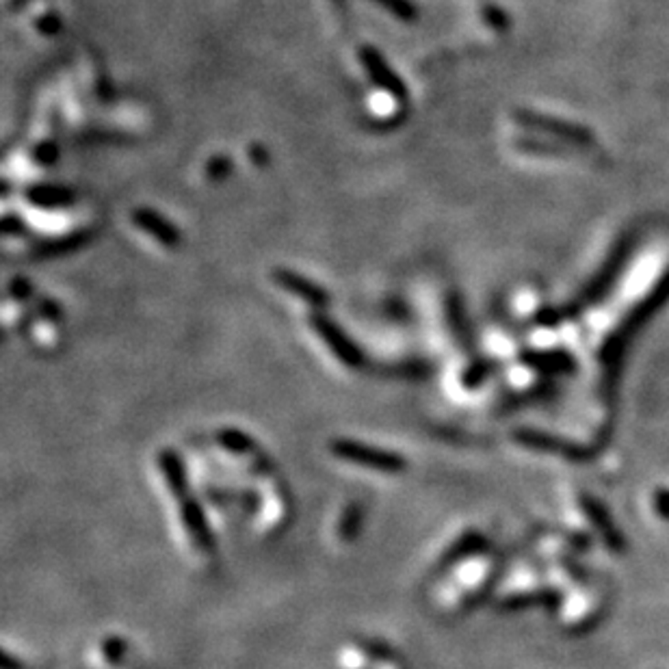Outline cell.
Masks as SVG:
<instances>
[{"label": "cell", "instance_id": "6da1fadb", "mask_svg": "<svg viewBox=\"0 0 669 669\" xmlns=\"http://www.w3.org/2000/svg\"><path fill=\"white\" fill-rule=\"evenodd\" d=\"M330 451L334 457L338 460L354 463V466L366 468V471L373 473H384V474H398L405 471V460L395 451L377 449V446L357 442V440L340 438L334 440L330 444Z\"/></svg>", "mask_w": 669, "mask_h": 669}, {"label": "cell", "instance_id": "7a4b0ae2", "mask_svg": "<svg viewBox=\"0 0 669 669\" xmlns=\"http://www.w3.org/2000/svg\"><path fill=\"white\" fill-rule=\"evenodd\" d=\"M314 330L319 334L323 343H325V347L332 351V356L336 357L343 366L351 368V371H357V368L364 366V357L360 354V349H357L356 345L351 343L336 325H334V323L325 319H314Z\"/></svg>", "mask_w": 669, "mask_h": 669}, {"label": "cell", "instance_id": "3957f363", "mask_svg": "<svg viewBox=\"0 0 669 669\" xmlns=\"http://www.w3.org/2000/svg\"><path fill=\"white\" fill-rule=\"evenodd\" d=\"M178 498H180L182 526H185L189 537L193 539V544H196L202 553H210V550H213V536H210L202 507H199L193 494H182Z\"/></svg>", "mask_w": 669, "mask_h": 669}, {"label": "cell", "instance_id": "277c9868", "mask_svg": "<svg viewBox=\"0 0 669 669\" xmlns=\"http://www.w3.org/2000/svg\"><path fill=\"white\" fill-rule=\"evenodd\" d=\"M217 440H219V444L223 446V449L230 451V453H234V455L256 453L254 440H251L248 433H240L237 430H226L217 436Z\"/></svg>", "mask_w": 669, "mask_h": 669}, {"label": "cell", "instance_id": "5b68a950", "mask_svg": "<svg viewBox=\"0 0 669 669\" xmlns=\"http://www.w3.org/2000/svg\"><path fill=\"white\" fill-rule=\"evenodd\" d=\"M357 525H360V512H349L347 518L343 520V526H340V536H343L345 539H351L356 536L357 531Z\"/></svg>", "mask_w": 669, "mask_h": 669}]
</instances>
